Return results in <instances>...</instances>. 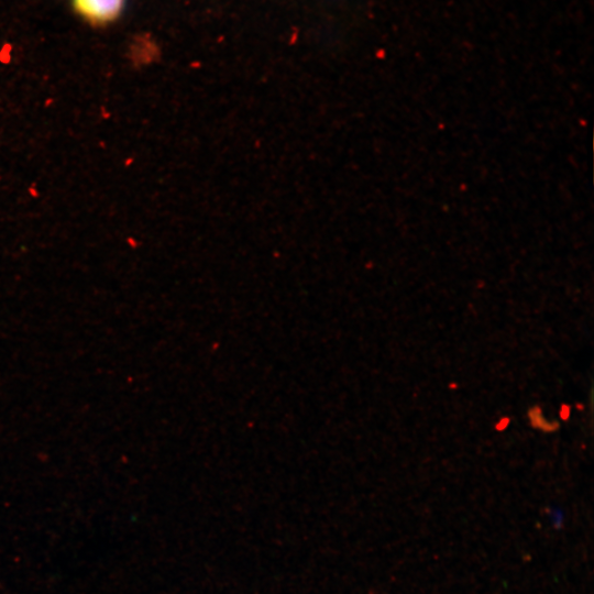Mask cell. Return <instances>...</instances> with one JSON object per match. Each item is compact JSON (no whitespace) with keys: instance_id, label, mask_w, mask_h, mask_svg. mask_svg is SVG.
Listing matches in <instances>:
<instances>
[{"instance_id":"6da1fadb","label":"cell","mask_w":594,"mask_h":594,"mask_svg":"<svg viewBox=\"0 0 594 594\" xmlns=\"http://www.w3.org/2000/svg\"><path fill=\"white\" fill-rule=\"evenodd\" d=\"M125 0H72L75 12L91 24H107L119 18Z\"/></svg>"}]
</instances>
